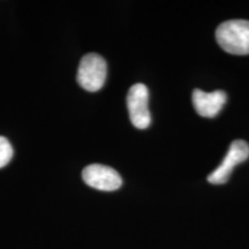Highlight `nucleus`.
Instances as JSON below:
<instances>
[{"label":"nucleus","instance_id":"f257e3e1","mask_svg":"<svg viewBox=\"0 0 249 249\" xmlns=\"http://www.w3.org/2000/svg\"><path fill=\"white\" fill-rule=\"evenodd\" d=\"M216 39L227 53L249 54V21L231 20L223 22L217 28Z\"/></svg>","mask_w":249,"mask_h":249},{"label":"nucleus","instance_id":"f03ea898","mask_svg":"<svg viewBox=\"0 0 249 249\" xmlns=\"http://www.w3.org/2000/svg\"><path fill=\"white\" fill-rule=\"evenodd\" d=\"M107 75L105 59L97 53H88L81 59L77 70V82L87 91H98L104 86Z\"/></svg>","mask_w":249,"mask_h":249},{"label":"nucleus","instance_id":"7ed1b4c3","mask_svg":"<svg viewBox=\"0 0 249 249\" xmlns=\"http://www.w3.org/2000/svg\"><path fill=\"white\" fill-rule=\"evenodd\" d=\"M149 91L142 83L130 87L127 93V107L130 121L136 128L145 129L150 126L151 116L149 111Z\"/></svg>","mask_w":249,"mask_h":249},{"label":"nucleus","instance_id":"20e7f679","mask_svg":"<svg viewBox=\"0 0 249 249\" xmlns=\"http://www.w3.org/2000/svg\"><path fill=\"white\" fill-rule=\"evenodd\" d=\"M249 157V145L242 140H236L230 145L225 158L222 160L219 166L208 177V181L213 185H223L230 179L233 169L236 165L241 164Z\"/></svg>","mask_w":249,"mask_h":249},{"label":"nucleus","instance_id":"39448f33","mask_svg":"<svg viewBox=\"0 0 249 249\" xmlns=\"http://www.w3.org/2000/svg\"><path fill=\"white\" fill-rule=\"evenodd\" d=\"M82 179L91 188L103 192H113L123 185L120 174L112 167L91 164L82 171Z\"/></svg>","mask_w":249,"mask_h":249},{"label":"nucleus","instance_id":"423d86ee","mask_svg":"<svg viewBox=\"0 0 249 249\" xmlns=\"http://www.w3.org/2000/svg\"><path fill=\"white\" fill-rule=\"evenodd\" d=\"M227 96L223 90L205 92L203 90L195 89L193 91V105L195 111L204 118L216 117L222 111Z\"/></svg>","mask_w":249,"mask_h":249},{"label":"nucleus","instance_id":"0eeeda50","mask_svg":"<svg viewBox=\"0 0 249 249\" xmlns=\"http://www.w3.org/2000/svg\"><path fill=\"white\" fill-rule=\"evenodd\" d=\"M13 157V148L4 136H0V169L5 167Z\"/></svg>","mask_w":249,"mask_h":249}]
</instances>
